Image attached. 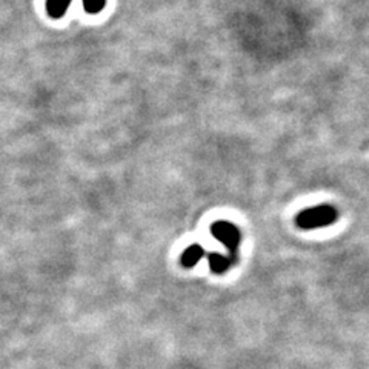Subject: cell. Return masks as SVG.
<instances>
[{
    "label": "cell",
    "mask_w": 369,
    "mask_h": 369,
    "mask_svg": "<svg viewBox=\"0 0 369 369\" xmlns=\"http://www.w3.org/2000/svg\"><path fill=\"white\" fill-rule=\"evenodd\" d=\"M205 251L201 245H191L184 253L182 254V265L187 268L194 267L198 262H201V258L203 257Z\"/></svg>",
    "instance_id": "cell-3"
},
{
    "label": "cell",
    "mask_w": 369,
    "mask_h": 369,
    "mask_svg": "<svg viewBox=\"0 0 369 369\" xmlns=\"http://www.w3.org/2000/svg\"><path fill=\"white\" fill-rule=\"evenodd\" d=\"M208 260H210L211 269L214 272H217V274H221V272H225L234 263L233 257H226V256H221V254H211L208 257Z\"/></svg>",
    "instance_id": "cell-4"
},
{
    "label": "cell",
    "mask_w": 369,
    "mask_h": 369,
    "mask_svg": "<svg viewBox=\"0 0 369 369\" xmlns=\"http://www.w3.org/2000/svg\"><path fill=\"white\" fill-rule=\"evenodd\" d=\"M211 233L214 237H216L220 243H223V245L231 251V257L235 260V251H237L240 243L239 228L233 225L231 221L220 220L211 226Z\"/></svg>",
    "instance_id": "cell-2"
},
{
    "label": "cell",
    "mask_w": 369,
    "mask_h": 369,
    "mask_svg": "<svg viewBox=\"0 0 369 369\" xmlns=\"http://www.w3.org/2000/svg\"><path fill=\"white\" fill-rule=\"evenodd\" d=\"M107 0H84V8L86 13L90 14H97L99 11L103 10Z\"/></svg>",
    "instance_id": "cell-6"
},
{
    "label": "cell",
    "mask_w": 369,
    "mask_h": 369,
    "mask_svg": "<svg viewBox=\"0 0 369 369\" xmlns=\"http://www.w3.org/2000/svg\"><path fill=\"white\" fill-rule=\"evenodd\" d=\"M338 217V211L331 205H317L300 211L295 217V223L301 230H317L334 223Z\"/></svg>",
    "instance_id": "cell-1"
},
{
    "label": "cell",
    "mask_w": 369,
    "mask_h": 369,
    "mask_svg": "<svg viewBox=\"0 0 369 369\" xmlns=\"http://www.w3.org/2000/svg\"><path fill=\"white\" fill-rule=\"evenodd\" d=\"M70 3L71 0H47V11L53 19H58L65 16Z\"/></svg>",
    "instance_id": "cell-5"
}]
</instances>
